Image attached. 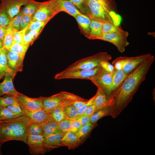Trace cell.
<instances>
[{"label": "cell", "mask_w": 155, "mask_h": 155, "mask_svg": "<svg viewBox=\"0 0 155 155\" xmlns=\"http://www.w3.org/2000/svg\"><path fill=\"white\" fill-rule=\"evenodd\" d=\"M0 97V107H6L17 101L16 97L5 94Z\"/></svg>", "instance_id": "d590c367"}, {"label": "cell", "mask_w": 155, "mask_h": 155, "mask_svg": "<svg viewBox=\"0 0 155 155\" xmlns=\"http://www.w3.org/2000/svg\"><path fill=\"white\" fill-rule=\"evenodd\" d=\"M103 70L100 65L97 67L90 70H78L61 72L57 73L54 78L57 80L67 79H78L90 80L93 76Z\"/></svg>", "instance_id": "3957f363"}, {"label": "cell", "mask_w": 155, "mask_h": 155, "mask_svg": "<svg viewBox=\"0 0 155 155\" xmlns=\"http://www.w3.org/2000/svg\"><path fill=\"white\" fill-rule=\"evenodd\" d=\"M102 5L110 13L118 14L117 5L115 0H93Z\"/></svg>", "instance_id": "f1b7e54d"}, {"label": "cell", "mask_w": 155, "mask_h": 155, "mask_svg": "<svg viewBox=\"0 0 155 155\" xmlns=\"http://www.w3.org/2000/svg\"><path fill=\"white\" fill-rule=\"evenodd\" d=\"M16 98L21 107L24 109L37 110L43 108L42 97L38 98H31L18 92Z\"/></svg>", "instance_id": "9c48e42d"}, {"label": "cell", "mask_w": 155, "mask_h": 155, "mask_svg": "<svg viewBox=\"0 0 155 155\" xmlns=\"http://www.w3.org/2000/svg\"><path fill=\"white\" fill-rule=\"evenodd\" d=\"M7 26H0V41L3 43Z\"/></svg>", "instance_id": "6f0895ef"}, {"label": "cell", "mask_w": 155, "mask_h": 155, "mask_svg": "<svg viewBox=\"0 0 155 155\" xmlns=\"http://www.w3.org/2000/svg\"><path fill=\"white\" fill-rule=\"evenodd\" d=\"M7 49L3 48L0 50V80L6 75L14 78L16 72L12 70L9 66L7 61Z\"/></svg>", "instance_id": "ac0fdd59"}, {"label": "cell", "mask_w": 155, "mask_h": 155, "mask_svg": "<svg viewBox=\"0 0 155 155\" xmlns=\"http://www.w3.org/2000/svg\"><path fill=\"white\" fill-rule=\"evenodd\" d=\"M90 117L80 116L76 119L80 122L82 126H83L90 123Z\"/></svg>", "instance_id": "f5cc1de1"}, {"label": "cell", "mask_w": 155, "mask_h": 155, "mask_svg": "<svg viewBox=\"0 0 155 155\" xmlns=\"http://www.w3.org/2000/svg\"><path fill=\"white\" fill-rule=\"evenodd\" d=\"M95 95L93 96L81 108L78 110V117L81 115L84 110L89 106L94 104Z\"/></svg>", "instance_id": "f907efd6"}, {"label": "cell", "mask_w": 155, "mask_h": 155, "mask_svg": "<svg viewBox=\"0 0 155 155\" xmlns=\"http://www.w3.org/2000/svg\"><path fill=\"white\" fill-rule=\"evenodd\" d=\"M15 30L9 24L7 26V29L3 41V47L8 50L13 42V36Z\"/></svg>", "instance_id": "4316f807"}, {"label": "cell", "mask_w": 155, "mask_h": 155, "mask_svg": "<svg viewBox=\"0 0 155 155\" xmlns=\"http://www.w3.org/2000/svg\"><path fill=\"white\" fill-rule=\"evenodd\" d=\"M64 135L61 133L52 134L45 137L43 146L46 152L53 149L63 146L61 143Z\"/></svg>", "instance_id": "d6986e66"}, {"label": "cell", "mask_w": 155, "mask_h": 155, "mask_svg": "<svg viewBox=\"0 0 155 155\" xmlns=\"http://www.w3.org/2000/svg\"><path fill=\"white\" fill-rule=\"evenodd\" d=\"M80 141L74 133L68 132L64 135L61 143L63 146H66L69 149H73L76 147Z\"/></svg>", "instance_id": "44dd1931"}, {"label": "cell", "mask_w": 155, "mask_h": 155, "mask_svg": "<svg viewBox=\"0 0 155 155\" xmlns=\"http://www.w3.org/2000/svg\"><path fill=\"white\" fill-rule=\"evenodd\" d=\"M40 125L42 129L43 135L45 137L53 134L60 133L58 123L52 119Z\"/></svg>", "instance_id": "cb8c5ba5"}, {"label": "cell", "mask_w": 155, "mask_h": 155, "mask_svg": "<svg viewBox=\"0 0 155 155\" xmlns=\"http://www.w3.org/2000/svg\"><path fill=\"white\" fill-rule=\"evenodd\" d=\"M24 15L22 10H20L18 13L11 20L9 24L16 31L20 30V23L21 18Z\"/></svg>", "instance_id": "ab89813d"}, {"label": "cell", "mask_w": 155, "mask_h": 155, "mask_svg": "<svg viewBox=\"0 0 155 155\" xmlns=\"http://www.w3.org/2000/svg\"><path fill=\"white\" fill-rule=\"evenodd\" d=\"M28 134L24 129L16 130H9L6 128L0 129V144L12 140L20 141L26 143Z\"/></svg>", "instance_id": "52a82bcc"}, {"label": "cell", "mask_w": 155, "mask_h": 155, "mask_svg": "<svg viewBox=\"0 0 155 155\" xmlns=\"http://www.w3.org/2000/svg\"><path fill=\"white\" fill-rule=\"evenodd\" d=\"M51 119L59 123L67 118L63 110V108L60 106L54 109L50 112Z\"/></svg>", "instance_id": "f546056e"}, {"label": "cell", "mask_w": 155, "mask_h": 155, "mask_svg": "<svg viewBox=\"0 0 155 155\" xmlns=\"http://www.w3.org/2000/svg\"><path fill=\"white\" fill-rule=\"evenodd\" d=\"M43 28L38 29L26 31V33L29 34L35 38L38 36Z\"/></svg>", "instance_id": "9f6ffc18"}, {"label": "cell", "mask_w": 155, "mask_h": 155, "mask_svg": "<svg viewBox=\"0 0 155 155\" xmlns=\"http://www.w3.org/2000/svg\"><path fill=\"white\" fill-rule=\"evenodd\" d=\"M129 33L126 31L122 33H109L103 34L98 40L107 41L112 43L121 53L124 52L125 47L129 44L127 40Z\"/></svg>", "instance_id": "5b68a950"}, {"label": "cell", "mask_w": 155, "mask_h": 155, "mask_svg": "<svg viewBox=\"0 0 155 155\" xmlns=\"http://www.w3.org/2000/svg\"><path fill=\"white\" fill-rule=\"evenodd\" d=\"M13 78L10 75H6L5 76L4 80L10 91L11 95L16 97L19 92L14 87L12 81Z\"/></svg>", "instance_id": "f35d334b"}, {"label": "cell", "mask_w": 155, "mask_h": 155, "mask_svg": "<svg viewBox=\"0 0 155 155\" xmlns=\"http://www.w3.org/2000/svg\"><path fill=\"white\" fill-rule=\"evenodd\" d=\"M71 119L67 117L58 123L59 130L60 133L64 135L69 131Z\"/></svg>", "instance_id": "e575fe53"}, {"label": "cell", "mask_w": 155, "mask_h": 155, "mask_svg": "<svg viewBox=\"0 0 155 155\" xmlns=\"http://www.w3.org/2000/svg\"><path fill=\"white\" fill-rule=\"evenodd\" d=\"M22 109L24 115L28 117L31 121L40 125L52 119L50 112L43 108L39 110L34 111L28 110L22 108Z\"/></svg>", "instance_id": "8fae6325"}, {"label": "cell", "mask_w": 155, "mask_h": 155, "mask_svg": "<svg viewBox=\"0 0 155 155\" xmlns=\"http://www.w3.org/2000/svg\"><path fill=\"white\" fill-rule=\"evenodd\" d=\"M127 57L121 56L117 57L112 63L115 69H122L123 67L127 62Z\"/></svg>", "instance_id": "60d3db41"}, {"label": "cell", "mask_w": 155, "mask_h": 155, "mask_svg": "<svg viewBox=\"0 0 155 155\" xmlns=\"http://www.w3.org/2000/svg\"><path fill=\"white\" fill-rule=\"evenodd\" d=\"M45 138L43 135H28L26 144L30 154H42L47 152L43 146Z\"/></svg>", "instance_id": "ba28073f"}, {"label": "cell", "mask_w": 155, "mask_h": 155, "mask_svg": "<svg viewBox=\"0 0 155 155\" xmlns=\"http://www.w3.org/2000/svg\"><path fill=\"white\" fill-rule=\"evenodd\" d=\"M113 72L108 73L103 69L90 80L97 88H100L107 94L111 95L112 93Z\"/></svg>", "instance_id": "8992f818"}, {"label": "cell", "mask_w": 155, "mask_h": 155, "mask_svg": "<svg viewBox=\"0 0 155 155\" xmlns=\"http://www.w3.org/2000/svg\"><path fill=\"white\" fill-rule=\"evenodd\" d=\"M10 21L9 17L5 9L0 12V26H7Z\"/></svg>", "instance_id": "f6af8a7d"}, {"label": "cell", "mask_w": 155, "mask_h": 155, "mask_svg": "<svg viewBox=\"0 0 155 155\" xmlns=\"http://www.w3.org/2000/svg\"><path fill=\"white\" fill-rule=\"evenodd\" d=\"M5 94L11 95L7 87L3 80L0 83V97Z\"/></svg>", "instance_id": "816d5d0a"}, {"label": "cell", "mask_w": 155, "mask_h": 155, "mask_svg": "<svg viewBox=\"0 0 155 155\" xmlns=\"http://www.w3.org/2000/svg\"><path fill=\"white\" fill-rule=\"evenodd\" d=\"M29 46L13 42L11 47L8 50L18 54L24 58Z\"/></svg>", "instance_id": "1f68e13d"}, {"label": "cell", "mask_w": 155, "mask_h": 155, "mask_svg": "<svg viewBox=\"0 0 155 155\" xmlns=\"http://www.w3.org/2000/svg\"><path fill=\"white\" fill-rule=\"evenodd\" d=\"M31 0H3V4L5 6V10L9 15L10 20L18 13L22 6L27 4Z\"/></svg>", "instance_id": "7c38bea8"}, {"label": "cell", "mask_w": 155, "mask_h": 155, "mask_svg": "<svg viewBox=\"0 0 155 155\" xmlns=\"http://www.w3.org/2000/svg\"><path fill=\"white\" fill-rule=\"evenodd\" d=\"M20 116L9 111L6 107H0V120L17 118Z\"/></svg>", "instance_id": "74e56055"}, {"label": "cell", "mask_w": 155, "mask_h": 155, "mask_svg": "<svg viewBox=\"0 0 155 155\" xmlns=\"http://www.w3.org/2000/svg\"><path fill=\"white\" fill-rule=\"evenodd\" d=\"M94 125L90 123L82 126L75 134L81 141L90 133L94 127Z\"/></svg>", "instance_id": "836d02e7"}, {"label": "cell", "mask_w": 155, "mask_h": 155, "mask_svg": "<svg viewBox=\"0 0 155 155\" xmlns=\"http://www.w3.org/2000/svg\"><path fill=\"white\" fill-rule=\"evenodd\" d=\"M95 95L94 104L97 110L112 106L113 104L114 99L111 94H106L99 88H98Z\"/></svg>", "instance_id": "5bb4252c"}, {"label": "cell", "mask_w": 155, "mask_h": 155, "mask_svg": "<svg viewBox=\"0 0 155 155\" xmlns=\"http://www.w3.org/2000/svg\"><path fill=\"white\" fill-rule=\"evenodd\" d=\"M28 26L24 29L15 31L13 36V42L23 44V38Z\"/></svg>", "instance_id": "b9f144b4"}, {"label": "cell", "mask_w": 155, "mask_h": 155, "mask_svg": "<svg viewBox=\"0 0 155 155\" xmlns=\"http://www.w3.org/2000/svg\"><path fill=\"white\" fill-rule=\"evenodd\" d=\"M88 100H78L74 102L73 105L78 110L81 108L88 101Z\"/></svg>", "instance_id": "11a10c76"}, {"label": "cell", "mask_w": 155, "mask_h": 155, "mask_svg": "<svg viewBox=\"0 0 155 155\" xmlns=\"http://www.w3.org/2000/svg\"><path fill=\"white\" fill-rule=\"evenodd\" d=\"M102 31L103 34L109 33H122L125 32L123 30L120 26L108 22L102 23Z\"/></svg>", "instance_id": "83f0119b"}, {"label": "cell", "mask_w": 155, "mask_h": 155, "mask_svg": "<svg viewBox=\"0 0 155 155\" xmlns=\"http://www.w3.org/2000/svg\"><path fill=\"white\" fill-rule=\"evenodd\" d=\"M3 48V43L0 41V50Z\"/></svg>", "instance_id": "680465c9"}, {"label": "cell", "mask_w": 155, "mask_h": 155, "mask_svg": "<svg viewBox=\"0 0 155 155\" xmlns=\"http://www.w3.org/2000/svg\"><path fill=\"white\" fill-rule=\"evenodd\" d=\"M48 22L39 20L31 21L29 25L27 31L43 28Z\"/></svg>", "instance_id": "ee69618b"}, {"label": "cell", "mask_w": 155, "mask_h": 155, "mask_svg": "<svg viewBox=\"0 0 155 155\" xmlns=\"http://www.w3.org/2000/svg\"><path fill=\"white\" fill-rule=\"evenodd\" d=\"M75 18L81 33L88 38L90 32L91 19L88 16L83 13L78 15Z\"/></svg>", "instance_id": "ffe728a7"}, {"label": "cell", "mask_w": 155, "mask_h": 155, "mask_svg": "<svg viewBox=\"0 0 155 155\" xmlns=\"http://www.w3.org/2000/svg\"><path fill=\"white\" fill-rule=\"evenodd\" d=\"M102 23L91 20L90 24V32L88 39L91 40L98 39L102 34Z\"/></svg>", "instance_id": "7402d4cb"}, {"label": "cell", "mask_w": 155, "mask_h": 155, "mask_svg": "<svg viewBox=\"0 0 155 155\" xmlns=\"http://www.w3.org/2000/svg\"><path fill=\"white\" fill-rule=\"evenodd\" d=\"M6 55L8 64L9 67L16 72L22 71L24 58L18 54L7 49Z\"/></svg>", "instance_id": "e0dca14e"}, {"label": "cell", "mask_w": 155, "mask_h": 155, "mask_svg": "<svg viewBox=\"0 0 155 155\" xmlns=\"http://www.w3.org/2000/svg\"><path fill=\"white\" fill-rule=\"evenodd\" d=\"M41 2L31 0L28 3L24 5L22 10L24 15H33L39 7Z\"/></svg>", "instance_id": "4dcf8cb0"}, {"label": "cell", "mask_w": 155, "mask_h": 155, "mask_svg": "<svg viewBox=\"0 0 155 155\" xmlns=\"http://www.w3.org/2000/svg\"><path fill=\"white\" fill-rule=\"evenodd\" d=\"M71 2L83 14L89 18L90 11L86 0H68Z\"/></svg>", "instance_id": "d6a6232c"}, {"label": "cell", "mask_w": 155, "mask_h": 155, "mask_svg": "<svg viewBox=\"0 0 155 155\" xmlns=\"http://www.w3.org/2000/svg\"><path fill=\"white\" fill-rule=\"evenodd\" d=\"M112 113L111 106L99 109L90 117V123L95 124L97 121L102 118L106 116H111Z\"/></svg>", "instance_id": "d4e9b609"}, {"label": "cell", "mask_w": 155, "mask_h": 155, "mask_svg": "<svg viewBox=\"0 0 155 155\" xmlns=\"http://www.w3.org/2000/svg\"><path fill=\"white\" fill-rule=\"evenodd\" d=\"M80 122L77 119H72L70 128L69 132L75 134L82 127Z\"/></svg>", "instance_id": "7dc6e473"}, {"label": "cell", "mask_w": 155, "mask_h": 155, "mask_svg": "<svg viewBox=\"0 0 155 155\" xmlns=\"http://www.w3.org/2000/svg\"><path fill=\"white\" fill-rule=\"evenodd\" d=\"M31 120L25 115L16 118L0 120V129L16 130L24 128Z\"/></svg>", "instance_id": "30bf717a"}, {"label": "cell", "mask_w": 155, "mask_h": 155, "mask_svg": "<svg viewBox=\"0 0 155 155\" xmlns=\"http://www.w3.org/2000/svg\"><path fill=\"white\" fill-rule=\"evenodd\" d=\"M100 65L104 71L108 73H111L115 69L114 66L109 62L108 61H105L101 62Z\"/></svg>", "instance_id": "681fc988"}, {"label": "cell", "mask_w": 155, "mask_h": 155, "mask_svg": "<svg viewBox=\"0 0 155 155\" xmlns=\"http://www.w3.org/2000/svg\"><path fill=\"white\" fill-rule=\"evenodd\" d=\"M63 109L67 118L75 119L78 117V110L72 104L67 106L63 108Z\"/></svg>", "instance_id": "8d00e7d4"}, {"label": "cell", "mask_w": 155, "mask_h": 155, "mask_svg": "<svg viewBox=\"0 0 155 155\" xmlns=\"http://www.w3.org/2000/svg\"><path fill=\"white\" fill-rule=\"evenodd\" d=\"M24 129L26 130L28 135H43V131L41 125L31 121L25 127Z\"/></svg>", "instance_id": "484cf974"}, {"label": "cell", "mask_w": 155, "mask_h": 155, "mask_svg": "<svg viewBox=\"0 0 155 155\" xmlns=\"http://www.w3.org/2000/svg\"><path fill=\"white\" fill-rule=\"evenodd\" d=\"M63 99L61 92L49 97H42L43 108L51 112L54 109L61 105Z\"/></svg>", "instance_id": "9a60e30c"}, {"label": "cell", "mask_w": 155, "mask_h": 155, "mask_svg": "<svg viewBox=\"0 0 155 155\" xmlns=\"http://www.w3.org/2000/svg\"><path fill=\"white\" fill-rule=\"evenodd\" d=\"M155 59L152 56L142 62L128 74L126 78L111 95L114 103L111 106V117H117L131 101L133 97L143 82L149 70Z\"/></svg>", "instance_id": "6da1fadb"}, {"label": "cell", "mask_w": 155, "mask_h": 155, "mask_svg": "<svg viewBox=\"0 0 155 155\" xmlns=\"http://www.w3.org/2000/svg\"><path fill=\"white\" fill-rule=\"evenodd\" d=\"M55 6L57 13L63 11L74 18L82 13L71 2L68 0H55Z\"/></svg>", "instance_id": "4fadbf2b"}, {"label": "cell", "mask_w": 155, "mask_h": 155, "mask_svg": "<svg viewBox=\"0 0 155 155\" xmlns=\"http://www.w3.org/2000/svg\"><path fill=\"white\" fill-rule=\"evenodd\" d=\"M34 39V38L26 33L23 38V44L29 45L30 44Z\"/></svg>", "instance_id": "db71d44e"}, {"label": "cell", "mask_w": 155, "mask_h": 155, "mask_svg": "<svg viewBox=\"0 0 155 155\" xmlns=\"http://www.w3.org/2000/svg\"><path fill=\"white\" fill-rule=\"evenodd\" d=\"M2 145V144H0V155H2V154L1 150V146Z\"/></svg>", "instance_id": "91938a15"}, {"label": "cell", "mask_w": 155, "mask_h": 155, "mask_svg": "<svg viewBox=\"0 0 155 155\" xmlns=\"http://www.w3.org/2000/svg\"><path fill=\"white\" fill-rule=\"evenodd\" d=\"M152 55L151 54L148 53L136 57H128L127 61L123 67L122 70L127 75H128Z\"/></svg>", "instance_id": "2e32d148"}, {"label": "cell", "mask_w": 155, "mask_h": 155, "mask_svg": "<svg viewBox=\"0 0 155 155\" xmlns=\"http://www.w3.org/2000/svg\"><path fill=\"white\" fill-rule=\"evenodd\" d=\"M32 15H24L22 17L20 23V30L28 26L30 24Z\"/></svg>", "instance_id": "bcb514c9"}, {"label": "cell", "mask_w": 155, "mask_h": 155, "mask_svg": "<svg viewBox=\"0 0 155 155\" xmlns=\"http://www.w3.org/2000/svg\"><path fill=\"white\" fill-rule=\"evenodd\" d=\"M57 13L56 9L55 0L41 2L38 9L32 15L31 21L48 22Z\"/></svg>", "instance_id": "277c9868"}, {"label": "cell", "mask_w": 155, "mask_h": 155, "mask_svg": "<svg viewBox=\"0 0 155 155\" xmlns=\"http://www.w3.org/2000/svg\"><path fill=\"white\" fill-rule=\"evenodd\" d=\"M6 107L9 111L15 114L20 116L24 115L22 108L17 100L15 103L7 106Z\"/></svg>", "instance_id": "7bdbcfd3"}, {"label": "cell", "mask_w": 155, "mask_h": 155, "mask_svg": "<svg viewBox=\"0 0 155 155\" xmlns=\"http://www.w3.org/2000/svg\"><path fill=\"white\" fill-rule=\"evenodd\" d=\"M97 111L96 107L93 104L87 107L80 116L90 117Z\"/></svg>", "instance_id": "c3c4849f"}, {"label": "cell", "mask_w": 155, "mask_h": 155, "mask_svg": "<svg viewBox=\"0 0 155 155\" xmlns=\"http://www.w3.org/2000/svg\"><path fill=\"white\" fill-rule=\"evenodd\" d=\"M112 57V56L106 52H100L76 61L62 71L93 69L99 66L101 62L109 61Z\"/></svg>", "instance_id": "7a4b0ae2"}, {"label": "cell", "mask_w": 155, "mask_h": 155, "mask_svg": "<svg viewBox=\"0 0 155 155\" xmlns=\"http://www.w3.org/2000/svg\"><path fill=\"white\" fill-rule=\"evenodd\" d=\"M127 75L122 69H115L113 71L112 93L118 88L126 78Z\"/></svg>", "instance_id": "603a6c76"}]
</instances>
